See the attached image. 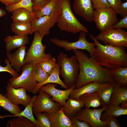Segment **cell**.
<instances>
[{
    "label": "cell",
    "instance_id": "cell-37",
    "mask_svg": "<svg viewBox=\"0 0 127 127\" xmlns=\"http://www.w3.org/2000/svg\"><path fill=\"white\" fill-rule=\"evenodd\" d=\"M6 65L3 67L0 65V72H6L10 73L12 77H17L20 75L18 72L12 68L10 65V62L8 58H6L4 61Z\"/></svg>",
    "mask_w": 127,
    "mask_h": 127
},
{
    "label": "cell",
    "instance_id": "cell-21",
    "mask_svg": "<svg viewBox=\"0 0 127 127\" xmlns=\"http://www.w3.org/2000/svg\"><path fill=\"white\" fill-rule=\"evenodd\" d=\"M6 44L7 52H11L17 48H20L28 44L29 41L27 36H23L17 35L8 36L4 39Z\"/></svg>",
    "mask_w": 127,
    "mask_h": 127
},
{
    "label": "cell",
    "instance_id": "cell-7",
    "mask_svg": "<svg viewBox=\"0 0 127 127\" xmlns=\"http://www.w3.org/2000/svg\"><path fill=\"white\" fill-rule=\"evenodd\" d=\"M78 40L74 42H69L66 40H60L57 38H51V42L58 47L63 48L66 51L77 50H85L89 53L90 56L93 55L95 46V43L88 41L86 39V32L81 31L80 32Z\"/></svg>",
    "mask_w": 127,
    "mask_h": 127
},
{
    "label": "cell",
    "instance_id": "cell-48",
    "mask_svg": "<svg viewBox=\"0 0 127 127\" xmlns=\"http://www.w3.org/2000/svg\"><path fill=\"white\" fill-rule=\"evenodd\" d=\"M21 0H16V3L19 2V1H20Z\"/></svg>",
    "mask_w": 127,
    "mask_h": 127
},
{
    "label": "cell",
    "instance_id": "cell-26",
    "mask_svg": "<svg viewBox=\"0 0 127 127\" xmlns=\"http://www.w3.org/2000/svg\"><path fill=\"white\" fill-rule=\"evenodd\" d=\"M11 17L13 23H24L31 22L32 20L31 13L28 10L23 8H17L12 12Z\"/></svg>",
    "mask_w": 127,
    "mask_h": 127
},
{
    "label": "cell",
    "instance_id": "cell-11",
    "mask_svg": "<svg viewBox=\"0 0 127 127\" xmlns=\"http://www.w3.org/2000/svg\"><path fill=\"white\" fill-rule=\"evenodd\" d=\"M60 14V12H56L33 19L31 22V35L37 31L43 38L45 35H49L50 29L57 23Z\"/></svg>",
    "mask_w": 127,
    "mask_h": 127
},
{
    "label": "cell",
    "instance_id": "cell-42",
    "mask_svg": "<svg viewBox=\"0 0 127 127\" xmlns=\"http://www.w3.org/2000/svg\"><path fill=\"white\" fill-rule=\"evenodd\" d=\"M111 8L117 14H119V8L121 3V0H107Z\"/></svg>",
    "mask_w": 127,
    "mask_h": 127
},
{
    "label": "cell",
    "instance_id": "cell-12",
    "mask_svg": "<svg viewBox=\"0 0 127 127\" xmlns=\"http://www.w3.org/2000/svg\"><path fill=\"white\" fill-rule=\"evenodd\" d=\"M107 107H103L100 109H91L85 107L82 108L75 115L80 121H84L91 127H107L105 122L102 121L101 116Z\"/></svg>",
    "mask_w": 127,
    "mask_h": 127
},
{
    "label": "cell",
    "instance_id": "cell-25",
    "mask_svg": "<svg viewBox=\"0 0 127 127\" xmlns=\"http://www.w3.org/2000/svg\"><path fill=\"white\" fill-rule=\"evenodd\" d=\"M78 99L83 103L84 107L87 108L98 107L101 105V100L97 92L83 95Z\"/></svg>",
    "mask_w": 127,
    "mask_h": 127
},
{
    "label": "cell",
    "instance_id": "cell-8",
    "mask_svg": "<svg viewBox=\"0 0 127 127\" xmlns=\"http://www.w3.org/2000/svg\"><path fill=\"white\" fill-rule=\"evenodd\" d=\"M117 14L111 7L95 9L93 21L99 31L103 32L111 28L119 21Z\"/></svg>",
    "mask_w": 127,
    "mask_h": 127
},
{
    "label": "cell",
    "instance_id": "cell-40",
    "mask_svg": "<svg viewBox=\"0 0 127 127\" xmlns=\"http://www.w3.org/2000/svg\"><path fill=\"white\" fill-rule=\"evenodd\" d=\"M107 127H121L117 119V118L112 116L107 117L104 120Z\"/></svg>",
    "mask_w": 127,
    "mask_h": 127
},
{
    "label": "cell",
    "instance_id": "cell-23",
    "mask_svg": "<svg viewBox=\"0 0 127 127\" xmlns=\"http://www.w3.org/2000/svg\"><path fill=\"white\" fill-rule=\"evenodd\" d=\"M63 112L69 118L75 115L84 107L79 100L69 97L62 106Z\"/></svg>",
    "mask_w": 127,
    "mask_h": 127
},
{
    "label": "cell",
    "instance_id": "cell-24",
    "mask_svg": "<svg viewBox=\"0 0 127 127\" xmlns=\"http://www.w3.org/2000/svg\"><path fill=\"white\" fill-rule=\"evenodd\" d=\"M100 83L93 82L87 83L78 88H75L69 96V97L78 99L81 95L86 94L97 92Z\"/></svg>",
    "mask_w": 127,
    "mask_h": 127
},
{
    "label": "cell",
    "instance_id": "cell-3",
    "mask_svg": "<svg viewBox=\"0 0 127 127\" xmlns=\"http://www.w3.org/2000/svg\"><path fill=\"white\" fill-rule=\"evenodd\" d=\"M60 14L57 23L61 31L75 34L81 31L86 33L87 28L78 20L71 9L70 0H59Z\"/></svg>",
    "mask_w": 127,
    "mask_h": 127
},
{
    "label": "cell",
    "instance_id": "cell-22",
    "mask_svg": "<svg viewBox=\"0 0 127 127\" xmlns=\"http://www.w3.org/2000/svg\"><path fill=\"white\" fill-rule=\"evenodd\" d=\"M60 68L59 64L57 65L53 71L49 75L48 78L44 81L40 83H37L35 86L32 93L34 94L37 93L39 88L41 86L47 83H54L60 85L62 87L67 89L69 88L60 78L59 70Z\"/></svg>",
    "mask_w": 127,
    "mask_h": 127
},
{
    "label": "cell",
    "instance_id": "cell-15",
    "mask_svg": "<svg viewBox=\"0 0 127 127\" xmlns=\"http://www.w3.org/2000/svg\"><path fill=\"white\" fill-rule=\"evenodd\" d=\"M73 8L77 15L88 22L93 21L94 10L91 0H74Z\"/></svg>",
    "mask_w": 127,
    "mask_h": 127
},
{
    "label": "cell",
    "instance_id": "cell-46",
    "mask_svg": "<svg viewBox=\"0 0 127 127\" xmlns=\"http://www.w3.org/2000/svg\"><path fill=\"white\" fill-rule=\"evenodd\" d=\"M6 13L5 11L0 8V17L5 15Z\"/></svg>",
    "mask_w": 127,
    "mask_h": 127
},
{
    "label": "cell",
    "instance_id": "cell-10",
    "mask_svg": "<svg viewBox=\"0 0 127 127\" xmlns=\"http://www.w3.org/2000/svg\"><path fill=\"white\" fill-rule=\"evenodd\" d=\"M38 92L39 94L36 96L33 106V113L45 112L49 114V117L52 116L62 106L52 100L50 98L51 96L45 92L39 90Z\"/></svg>",
    "mask_w": 127,
    "mask_h": 127
},
{
    "label": "cell",
    "instance_id": "cell-47",
    "mask_svg": "<svg viewBox=\"0 0 127 127\" xmlns=\"http://www.w3.org/2000/svg\"><path fill=\"white\" fill-rule=\"evenodd\" d=\"M121 104V107L127 108V102L122 103Z\"/></svg>",
    "mask_w": 127,
    "mask_h": 127
},
{
    "label": "cell",
    "instance_id": "cell-14",
    "mask_svg": "<svg viewBox=\"0 0 127 127\" xmlns=\"http://www.w3.org/2000/svg\"><path fill=\"white\" fill-rule=\"evenodd\" d=\"M6 96L13 104L22 105L26 107L32 98L26 93L24 88H15L12 86L8 81L6 87Z\"/></svg>",
    "mask_w": 127,
    "mask_h": 127
},
{
    "label": "cell",
    "instance_id": "cell-43",
    "mask_svg": "<svg viewBox=\"0 0 127 127\" xmlns=\"http://www.w3.org/2000/svg\"><path fill=\"white\" fill-rule=\"evenodd\" d=\"M122 28L127 29V16L122 18L111 27L112 28L115 29Z\"/></svg>",
    "mask_w": 127,
    "mask_h": 127
},
{
    "label": "cell",
    "instance_id": "cell-45",
    "mask_svg": "<svg viewBox=\"0 0 127 127\" xmlns=\"http://www.w3.org/2000/svg\"><path fill=\"white\" fill-rule=\"evenodd\" d=\"M0 2L6 6L11 5L16 3V0H0Z\"/></svg>",
    "mask_w": 127,
    "mask_h": 127
},
{
    "label": "cell",
    "instance_id": "cell-20",
    "mask_svg": "<svg viewBox=\"0 0 127 127\" xmlns=\"http://www.w3.org/2000/svg\"><path fill=\"white\" fill-rule=\"evenodd\" d=\"M115 84L108 82L100 83L97 91L100 98L102 107H107L110 104V101Z\"/></svg>",
    "mask_w": 127,
    "mask_h": 127
},
{
    "label": "cell",
    "instance_id": "cell-35",
    "mask_svg": "<svg viewBox=\"0 0 127 127\" xmlns=\"http://www.w3.org/2000/svg\"><path fill=\"white\" fill-rule=\"evenodd\" d=\"M40 67L49 75H50L55 69L57 63L55 57L44 61L39 64Z\"/></svg>",
    "mask_w": 127,
    "mask_h": 127
},
{
    "label": "cell",
    "instance_id": "cell-17",
    "mask_svg": "<svg viewBox=\"0 0 127 127\" xmlns=\"http://www.w3.org/2000/svg\"><path fill=\"white\" fill-rule=\"evenodd\" d=\"M59 0H50L38 10L31 13L32 19L50 15L56 12H60Z\"/></svg>",
    "mask_w": 127,
    "mask_h": 127
},
{
    "label": "cell",
    "instance_id": "cell-34",
    "mask_svg": "<svg viewBox=\"0 0 127 127\" xmlns=\"http://www.w3.org/2000/svg\"><path fill=\"white\" fill-rule=\"evenodd\" d=\"M33 6L32 0H21L13 4L6 6L5 9L8 12H12L17 8H23L28 10L32 13L33 12Z\"/></svg>",
    "mask_w": 127,
    "mask_h": 127
},
{
    "label": "cell",
    "instance_id": "cell-2",
    "mask_svg": "<svg viewBox=\"0 0 127 127\" xmlns=\"http://www.w3.org/2000/svg\"><path fill=\"white\" fill-rule=\"evenodd\" d=\"M89 36L95 44L93 55L99 64L110 70L127 66L126 47H115L108 44L103 45L93 35H89Z\"/></svg>",
    "mask_w": 127,
    "mask_h": 127
},
{
    "label": "cell",
    "instance_id": "cell-18",
    "mask_svg": "<svg viewBox=\"0 0 127 127\" xmlns=\"http://www.w3.org/2000/svg\"><path fill=\"white\" fill-rule=\"evenodd\" d=\"M127 102V87L121 86L118 83L115 84L110 101L109 105L119 106L120 104Z\"/></svg>",
    "mask_w": 127,
    "mask_h": 127
},
{
    "label": "cell",
    "instance_id": "cell-27",
    "mask_svg": "<svg viewBox=\"0 0 127 127\" xmlns=\"http://www.w3.org/2000/svg\"><path fill=\"white\" fill-rule=\"evenodd\" d=\"M127 115V108L121 107L120 106L109 105L102 113L100 119L103 121L107 117L112 116L116 118L119 116Z\"/></svg>",
    "mask_w": 127,
    "mask_h": 127
},
{
    "label": "cell",
    "instance_id": "cell-19",
    "mask_svg": "<svg viewBox=\"0 0 127 127\" xmlns=\"http://www.w3.org/2000/svg\"><path fill=\"white\" fill-rule=\"evenodd\" d=\"M49 117L51 127H72L70 119L63 112L62 106L52 116Z\"/></svg>",
    "mask_w": 127,
    "mask_h": 127
},
{
    "label": "cell",
    "instance_id": "cell-1",
    "mask_svg": "<svg viewBox=\"0 0 127 127\" xmlns=\"http://www.w3.org/2000/svg\"><path fill=\"white\" fill-rule=\"evenodd\" d=\"M74 52L79 66L75 88L93 82H108L114 84L118 83L110 73V70L99 64L93 55L89 57L87 54L79 50Z\"/></svg>",
    "mask_w": 127,
    "mask_h": 127
},
{
    "label": "cell",
    "instance_id": "cell-33",
    "mask_svg": "<svg viewBox=\"0 0 127 127\" xmlns=\"http://www.w3.org/2000/svg\"><path fill=\"white\" fill-rule=\"evenodd\" d=\"M36 119L35 123V127H51L49 114L46 112L34 113Z\"/></svg>",
    "mask_w": 127,
    "mask_h": 127
},
{
    "label": "cell",
    "instance_id": "cell-13",
    "mask_svg": "<svg viewBox=\"0 0 127 127\" xmlns=\"http://www.w3.org/2000/svg\"><path fill=\"white\" fill-rule=\"evenodd\" d=\"M57 84L49 83L41 86L39 90L46 92L52 97L51 98L62 106H64L69 97V96L75 88V85L72 87L65 90H61L56 89V87Z\"/></svg>",
    "mask_w": 127,
    "mask_h": 127
},
{
    "label": "cell",
    "instance_id": "cell-36",
    "mask_svg": "<svg viewBox=\"0 0 127 127\" xmlns=\"http://www.w3.org/2000/svg\"><path fill=\"white\" fill-rule=\"evenodd\" d=\"M36 80L37 82L40 83L46 80L49 75L40 67L39 64H36L35 71Z\"/></svg>",
    "mask_w": 127,
    "mask_h": 127
},
{
    "label": "cell",
    "instance_id": "cell-32",
    "mask_svg": "<svg viewBox=\"0 0 127 127\" xmlns=\"http://www.w3.org/2000/svg\"><path fill=\"white\" fill-rule=\"evenodd\" d=\"M10 127H35V124L28 119L18 116L8 121Z\"/></svg>",
    "mask_w": 127,
    "mask_h": 127
},
{
    "label": "cell",
    "instance_id": "cell-4",
    "mask_svg": "<svg viewBox=\"0 0 127 127\" xmlns=\"http://www.w3.org/2000/svg\"><path fill=\"white\" fill-rule=\"evenodd\" d=\"M60 66L59 74L63 82L70 88L75 85L79 72V66L75 55L68 57L67 55L60 52L57 57Z\"/></svg>",
    "mask_w": 127,
    "mask_h": 127
},
{
    "label": "cell",
    "instance_id": "cell-30",
    "mask_svg": "<svg viewBox=\"0 0 127 127\" xmlns=\"http://www.w3.org/2000/svg\"><path fill=\"white\" fill-rule=\"evenodd\" d=\"M112 76L119 83L121 86H126L127 84V66L120 67L110 70Z\"/></svg>",
    "mask_w": 127,
    "mask_h": 127
},
{
    "label": "cell",
    "instance_id": "cell-29",
    "mask_svg": "<svg viewBox=\"0 0 127 127\" xmlns=\"http://www.w3.org/2000/svg\"><path fill=\"white\" fill-rule=\"evenodd\" d=\"M11 28L16 35L23 36L31 34L32 30L31 22L24 23H15L11 24Z\"/></svg>",
    "mask_w": 127,
    "mask_h": 127
},
{
    "label": "cell",
    "instance_id": "cell-38",
    "mask_svg": "<svg viewBox=\"0 0 127 127\" xmlns=\"http://www.w3.org/2000/svg\"><path fill=\"white\" fill-rule=\"evenodd\" d=\"M94 9L109 8L110 5L107 0H91Z\"/></svg>",
    "mask_w": 127,
    "mask_h": 127
},
{
    "label": "cell",
    "instance_id": "cell-41",
    "mask_svg": "<svg viewBox=\"0 0 127 127\" xmlns=\"http://www.w3.org/2000/svg\"><path fill=\"white\" fill-rule=\"evenodd\" d=\"M50 0H32L33 4V11L37 10L42 7Z\"/></svg>",
    "mask_w": 127,
    "mask_h": 127
},
{
    "label": "cell",
    "instance_id": "cell-31",
    "mask_svg": "<svg viewBox=\"0 0 127 127\" xmlns=\"http://www.w3.org/2000/svg\"><path fill=\"white\" fill-rule=\"evenodd\" d=\"M0 106L13 115L20 112L22 111L18 106L13 104L6 96L0 93Z\"/></svg>",
    "mask_w": 127,
    "mask_h": 127
},
{
    "label": "cell",
    "instance_id": "cell-44",
    "mask_svg": "<svg viewBox=\"0 0 127 127\" xmlns=\"http://www.w3.org/2000/svg\"><path fill=\"white\" fill-rule=\"evenodd\" d=\"M119 11V14L122 18L127 16V2L122 3L120 5Z\"/></svg>",
    "mask_w": 127,
    "mask_h": 127
},
{
    "label": "cell",
    "instance_id": "cell-28",
    "mask_svg": "<svg viewBox=\"0 0 127 127\" xmlns=\"http://www.w3.org/2000/svg\"><path fill=\"white\" fill-rule=\"evenodd\" d=\"M36 96L33 95L32 97L31 100L28 105L25 107L24 109L20 112L14 115H7L0 116V118H3L7 117L22 116L27 118L35 123L36 119L34 118L32 111L34 103L36 99Z\"/></svg>",
    "mask_w": 127,
    "mask_h": 127
},
{
    "label": "cell",
    "instance_id": "cell-5",
    "mask_svg": "<svg viewBox=\"0 0 127 127\" xmlns=\"http://www.w3.org/2000/svg\"><path fill=\"white\" fill-rule=\"evenodd\" d=\"M34 32L31 45L26 53L25 58V64H39L52 57L50 54L45 53L46 46L42 43L43 38L37 31Z\"/></svg>",
    "mask_w": 127,
    "mask_h": 127
},
{
    "label": "cell",
    "instance_id": "cell-9",
    "mask_svg": "<svg viewBox=\"0 0 127 127\" xmlns=\"http://www.w3.org/2000/svg\"><path fill=\"white\" fill-rule=\"evenodd\" d=\"M95 38L105 44L117 47H127V32L122 28H111L100 34Z\"/></svg>",
    "mask_w": 127,
    "mask_h": 127
},
{
    "label": "cell",
    "instance_id": "cell-6",
    "mask_svg": "<svg viewBox=\"0 0 127 127\" xmlns=\"http://www.w3.org/2000/svg\"><path fill=\"white\" fill-rule=\"evenodd\" d=\"M36 64H25L22 67L20 75L17 77H12L8 81L10 85L15 88L22 87L29 92H32L37 83L35 75Z\"/></svg>",
    "mask_w": 127,
    "mask_h": 127
},
{
    "label": "cell",
    "instance_id": "cell-39",
    "mask_svg": "<svg viewBox=\"0 0 127 127\" xmlns=\"http://www.w3.org/2000/svg\"><path fill=\"white\" fill-rule=\"evenodd\" d=\"M71 122L72 127H91L89 124L84 121L78 120L75 116L69 118Z\"/></svg>",
    "mask_w": 127,
    "mask_h": 127
},
{
    "label": "cell",
    "instance_id": "cell-16",
    "mask_svg": "<svg viewBox=\"0 0 127 127\" xmlns=\"http://www.w3.org/2000/svg\"><path fill=\"white\" fill-rule=\"evenodd\" d=\"M27 48L24 46L19 48L12 53L10 52H6V56L11 63V65L18 72L20 71L22 67L25 64V58Z\"/></svg>",
    "mask_w": 127,
    "mask_h": 127
}]
</instances>
